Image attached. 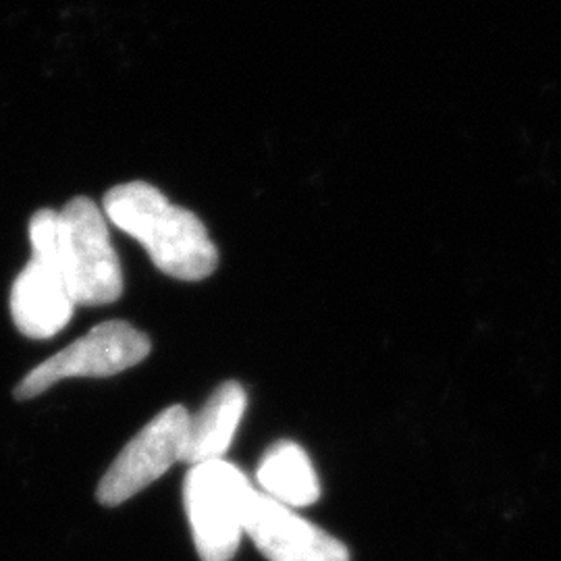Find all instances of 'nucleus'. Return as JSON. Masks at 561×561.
Masks as SVG:
<instances>
[{
  "mask_svg": "<svg viewBox=\"0 0 561 561\" xmlns=\"http://www.w3.org/2000/svg\"><path fill=\"white\" fill-rule=\"evenodd\" d=\"M102 210L117 229L140 241L154 266L173 279H206L219 264V252L204 222L146 181L108 190Z\"/></svg>",
  "mask_w": 561,
  "mask_h": 561,
  "instance_id": "obj_1",
  "label": "nucleus"
},
{
  "mask_svg": "<svg viewBox=\"0 0 561 561\" xmlns=\"http://www.w3.org/2000/svg\"><path fill=\"white\" fill-rule=\"evenodd\" d=\"M59 271L76 306H106L123 294L119 256L111 243L104 210L78 196L59 210L57 254Z\"/></svg>",
  "mask_w": 561,
  "mask_h": 561,
  "instance_id": "obj_2",
  "label": "nucleus"
},
{
  "mask_svg": "<svg viewBox=\"0 0 561 561\" xmlns=\"http://www.w3.org/2000/svg\"><path fill=\"white\" fill-rule=\"evenodd\" d=\"M254 493L248 477L229 461H202L190 468L183 500L202 561L233 560Z\"/></svg>",
  "mask_w": 561,
  "mask_h": 561,
  "instance_id": "obj_3",
  "label": "nucleus"
},
{
  "mask_svg": "<svg viewBox=\"0 0 561 561\" xmlns=\"http://www.w3.org/2000/svg\"><path fill=\"white\" fill-rule=\"evenodd\" d=\"M150 337L125 321H106L85 337L73 341L59 354L30 370L15 387L18 400H34L65 379L113 377L148 358Z\"/></svg>",
  "mask_w": 561,
  "mask_h": 561,
  "instance_id": "obj_4",
  "label": "nucleus"
},
{
  "mask_svg": "<svg viewBox=\"0 0 561 561\" xmlns=\"http://www.w3.org/2000/svg\"><path fill=\"white\" fill-rule=\"evenodd\" d=\"M190 416L183 405H171L148 422L102 477L99 502L106 507L121 505L159 481L175 461H183Z\"/></svg>",
  "mask_w": 561,
  "mask_h": 561,
  "instance_id": "obj_5",
  "label": "nucleus"
},
{
  "mask_svg": "<svg viewBox=\"0 0 561 561\" xmlns=\"http://www.w3.org/2000/svg\"><path fill=\"white\" fill-rule=\"evenodd\" d=\"M245 535L268 561H350V551L340 539L262 491L250 503Z\"/></svg>",
  "mask_w": 561,
  "mask_h": 561,
  "instance_id": "obj_6",
  "label": "nucleus"
},
{
  "mask_svg": "<svg viewBox=\"0 0 561 561\" xmlns=\"http://www.w3.org/2000/svg\"><path fill=\"white\" fill-rule=\"evenodd\" d=\"M76 301L57 268L32 256L11 289V314L21 335L50 340L71 321Z\"/></svg>",
  "mask_w": 561,
  "mask_h": 561,
  "instance_id": "obj_7",
  "label": "nucleus"
},
{
  "mask_svg": "<svg viewBox=\"0 0 561 561\" xmlns=\"http://www.w3.org/2000/svg\"><path fill=\"white\" fill-rule=\"evenodd\" d=\"M248 396L238 381L222 382L196 416H190L183 461L222 460L245 414Z\"/></svg>",
  "mask_w": 561,
  "mask_h": 561,
  "instance_id": "obj_8",
  "label": "nucleus"
},
{
  "mask_svg": "<svg viewBox=\"0 0 561 561\" xmlns=\"http://www.w3.org/2000/svg\"><path fill=\"white\" fill-rule=\"evenodd\" d=\"M256 479L264 495L291 510L312 505L321 497L317 470L298 443L279 442L268 447Z\"/></svg>",
  "mask_w": 561,
  "mask_h": 561,
  "instance_id": "obj_9",
  "label": "nucleus"
}]
</instances>
